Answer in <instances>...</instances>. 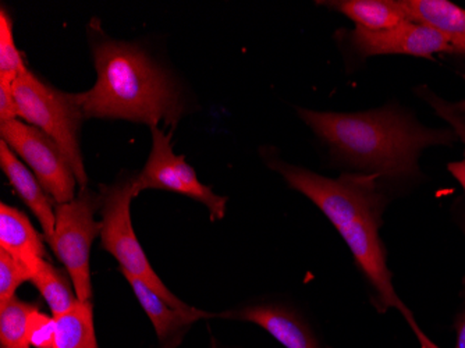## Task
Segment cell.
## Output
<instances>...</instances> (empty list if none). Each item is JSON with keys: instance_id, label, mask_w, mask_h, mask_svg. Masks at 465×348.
Wrapping results in <instances>:
<instances>
[{"instance_id": "52a82bcc", "label": "cell", "mask_w": 465, "mask_h": 348, "mask_svg": "<svg viewBox=\"0 0 465 348\" xmlns=\"http://www.w3.org/2000/svg\"><path fill=\"white\" fill-rule=\"evenodd\" d=\"M151 132L153 151L140 174L135 176L138 191L150 188L173 191L205 205L213 221L223 219L227 197L218 195L209 185L203 184L184 156L174 154L172 146L173 133L166 134L159 127L151 128Z\"/></svg>"}, {"instance_id": "cb8c5ba5", "label": "cell", "mask_w": 465, "mask_h": 348, "mask_svg": "<svg viewBox=\"0 0 465 348\" xmlns=\"http://www.w3.org/2000/svg\"><path fill=\"white\" fill-rule=\"evenodd\" d=\"M456 332V348H465V311L460 315L459 321H457Z\"/></svg>"}, {"instance_id": "6da1fadb", "label": "cell", "mask_w": 465, "mask_h": 348, "mask_svg": "<svg viewBox=\"0 0 465 348\" xmlns=\"http://www.w3.org/2000/svg\"><path fill=\"white\" fill-rule=\"evenodd\" d=\"M297 112L334 162L351 172L375 174L383 184L420 177V155L427 149L459 141L450 127H428L399 104L352 114L302 107Z\"/></svg>"}, {"instance_id": "ffe728a7", "label": "cell", "mask_w": 465, "mask_h": 348, "mask_svg": "<svg viewBox=\"0 0 465 348\" xmlns=\"http://www.w3.org/2000/svg\"><path fill=\"white\" fill-rule=\"evenodd\" d=\"M27 72L25 60L21 57L13 39L12 18L2 7L0 12V80L15 83L18 75Z\"/></svg>"}, {"instance_id": "d4e9b609", "label": "cell", "mask_w": 465, "mask_h": 348, "mask_svg": "<svg viewBox=\"0 0 465 348\" xmlns=\"http://www.w3.org/2000/svg\"><path fill=\"white\" fill-rule=\"evenodd\" d=\"M454 106L459 109L461 114H465V99H462V101L457 102V104H454Z\"/></svg>"}, {"instance_id": "ac0fdd59", "label": "cell", "mask_w": 465, "mask_h": 348, "mask_svg": "<svg viewBox=\"0 0 465 348\" xmlns=\"http://www.w3.org/2000/svg\"><path fill=\"white\" fill-rule=\"evenodd\" d=\"M36 310L35 303L17 297L0 305V348H31L28 323Z\"/></svg>"}, {"instance_id": "603a6c76", "label": "cell", "mask_w": 465, "mask_h": 348, "mask_svg": "<svg viewBox=\"0 0 465 348\" xmlns=\"http://www.w3.org/2000/svg\"><path fill=\"white\" fill-rule=\"evenodd\" d=\"M18 117L20 114H18L17 102L13 93V83L0 80V122L17 120Z\"/></svg>"}, {"instance_id": "ba28073f", "label": "cell", "mask_w": 465, "mask_h": 348, "mask_svg": "<svg viewBox=\"0 0 465 348\" xmlns=\"http://www.w3.org/2000/svg\"><path fill=\"white\" fill-rule=\"evenodd\" d=\"M379 226L375 222H362L343 233L344 242L349 245L355 263L361 269L365 279L376 292V303L383 310L394 308L406 319L410 328L420 342V348H439L415 321L410 308L401 301L391 283V273L386 261V251L379 237Z\"/></svg>"}, {"instance_id": "4fadbf2b", "label": "cell", "mask_w": 465, "mask_h": 348, "mask_svg": "<svg viewBox=\"0 0 465 348\" xmlns=\"http://www.w3.org/2000/svg\"><path fill=\"white\" fill-rule=\"evenodd\" d=\"M224 315L258 324L286 348H321L310 329L284 308L276 305H253Z\"/></svg>"}, {"instance_id": "9c48e42d", "label": "cell", "mask_w": 465, "mask_h": 348, "mask_svg": "<svg viewBox=\"0 0 465 348\" xmlns=\"http://www.w3.org/2000/svg\"><path fill=\"white\" fill-rule=\"evenodd\" d=\"M341 34L350 48L362 59L383 55H406L422 59H432L441 54L454 55L450 44L440 34L415 23L383 31L355 27L351 31H341Z\"/></svg>"}, {"instance_id": "d6986e66", "label": "cell", "mask_w": 465, "mask_h": 348, "mask_svg": "<svg viewBox=\"0 0 465 348\" xmlns=\"http://www.w3.org/2000/svg\"><path fill=\"white\" fill-rule=\"evenodd\" d=\"M415 93L432 107L440 119L448 123L449 127L456 133L459 141L464 144V158L461 161L449 164L448 170L450 172L451 176L460 183L465 193V114H461L451 102L436 95L427 85L418 86Z\"/></svg>"}, {"instance_id": "8992f818", "label": "cell", "mask_w": 465, "mask_h": 348, "mask_svg": "<svg viewBox=\"0 0 465 348\" xmlns=\"http://www.w3.org/2000/svg\"><path fill=\"white\" fill-rule=\"evenodd\" d=\"M0 137L33 170L56 205L75 198L74 172L60 146L39 128L21 120L0 122Z\"/></svg>"}, {"instance_id": "44dd1931", "label": "cell", "mask_w": 465, "mask_h": 348, "mask_svg": "<svg viewBox=\"0 0 465 348\" xmlns=\"http://www.w3.org/2000/svg\"><path fill=\"white\" fill-rule=\"evenodd\" d=\"M30 269L9 254L0 250V305L15 297V292L25 282H30Z\"/></svg>"}, {"instance_id": "3957f363", "label": "cell", "mask_w": 465, "mask_h": 348, "mask_svg": "<svg viewBox=\"0 0 465 348\" xmlns=\"http://www.w3.org/2000/svg\"><path fill=\"white\" fill-rule=\"evenodd\" d=\"M20 119L39 128L62 149L74 172L81 190L87 188L88 177L81 155L78 132L84 116L80 94L56 90L27 70L13 83Z\"/></svg>"}, {"instance_id": "e0dca14e", "label": "cell", "mask_w": 465, "mask_h": 348, "mask_svg": "<svg viewBox=\"0 0 465 348\" xmlns=\"http://www.w3.org/2000/svg\"><path fill=\"white\" fill-rule=\"evenodd\" d=\"M30 282L45 298L54 318L72 310L77 303V295L73 293L66 274L54 268L45 258L39 261L38 265L31 272Z\"/></svg>"}, {"instance_id": "30bf717a", "label": "cell", "mask_w": 465, "mask_h": 348, "mask_svg": "<svg viewBox=\"0 0 465 348\" xmlns=\"http://www.w3.org/2000/svg\"><path fill=\"white\" fill-rule=\"evenodd\" d=\"M0 167L15 193L18 194V197L38 219L44 232V238L51 245L54 243V227H56V214L49 200L48 193L42 187L35 174L25 166L4 140H0Z\"/></svg>"}, {"instance_id": "5b68a950", "label": "cell", "mask_w": 465, "mask_h": 348, "mask_svg": "<svg viewBox=\"0 0 465 348\" xmlns=\"http://www.w3.org/2000/svg\"><path fill=\"white\" fill-rule=\"evenodd\" d=\"M101 206V194L83 188L74 200L54 208L56 227L51 248L66 268L75 295L84 303L93 297L90 253L94 240L101 234L102 222L94 219Z\"/></svg>"}, {"instance_id": "9a60e30c", "label": "cell", "mask_w": 465, "mask_h": 348, "mask_svg": "<svg viewBox=\"0 0 465 348\" xmlns=\"http://www.w3.org/2000/svg\"><path fill=\"white\" fill-rule=\"evenodd\" d=\"M321 6L346 15L355 27L383 31L411 23L401 6V0H329Z\"/></svg>"}, {"instance_id": "2e32d148", "label": "cell", "mask_w": 465, "mask_h": 348, "mask_svg": "<svg viewBox=\"0 0 465 348\" xmlns=\"http://www.w3.org/2000/svg\"><path fill=\"white\" fill-rule=\"evenodd\" d=\"M54 319L57 328L54 348H99L91 301L78 300L72 310Z\"/></svg>"}, {"instance_id": "7a4b0ae2", "label": "cell", "mask_w": 465, "mask_h": 348, "mask_svg": "<svg viewBox=\"0 0 465 348\" xmlns=\"http://www.w3.org/2000/svg\"><path fill=\"white\" fill-rule=\"evenodd\" d=\"M94 62L95 85L80 94L84 116L176 127L183 114L176 85L145 52L129 42L102 41Z\"/></svg>"}, {"instance_id": "8fae6325", "label": "cell", "mask_w": 465, "mask_h": 348, "mask_svg": "<svg viewBox=\"0 0 465 348\" xmlns=\"http://www.w3.org/2000/svg\"><path fill=\"white\" fill-rule=\"evenodd\" d=\"M401 6L411 23L432 28L465 57V9L449 0H401Z\"/></svg>"}, {"instance_id": "7402d4cb", "label": "cell", "mask_w": 465, "mask_h": 348, "mask_svg": "<svg viewBox=\"0 0 465 348\" xmlns=\"http://www.w3.org/2000/svg\"><path fill=\"white\" fill-rule=\"evenodd\" d=\"M56 319L36 310L28 323V340L34 348L56 347Z\"/></svg>"}, {"instance_id": "277c9868", "label": "cell", "mask_w": 465, "mask_h": 348, "mask_svg": "<svg viewBox=\"0 0 465 348\" xmlns=\"http://www.w3.org/2000/svg\"><path fill=\"white\" fill-rule=\"evenodd\" d=\"M99 194L102 197V247L116 258L123 273L143 280L176 310L185 313L194 310L164 286L138 243L130 214L133 198L140 194L135 177L114 185H101Z\"/></svg>"}, {"instance_id": "7c38bea8", "label": "cell", "mask_w": 465, "mask_h": 348, "mask_svg": "<svg viewBox=\"0 0 465 348\" xmlns=\"http://www.w3.org/2000/svg\"><path fill=\"white\" fill-rule=\"evenodd\" d=\"M0 250L17 259L31 272L45 258V245L25 212L0 205Z\"/></svg>"}, {"instance_id": "5bb4252c", "label": "cell", "mask_w": 465, "mask_h": 348, "mask_svg": "<svg viewBox=\"0 0 465 348\" xmlns=\"http://www.w3.org/2000/svg\"><path fill=\"white\" fill-rule=\"evenodd\" d=\"M124 274L127 282L130 283L135 297L140 301L141 307L145 311L146 315L150 316L153 329H155L159 340L163 344L167 340H171V337L174 336L177 332L183 331L185 326H190V324L200 321V319L211 318L213 316L211 313H205V311L197 310V308L190 311V313L176 310L164 298H162L158 293L153 292L148 284H145L143 280L137 279V277L132 276V274Z\"/></svg>"}]
</instances>
